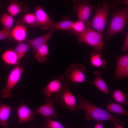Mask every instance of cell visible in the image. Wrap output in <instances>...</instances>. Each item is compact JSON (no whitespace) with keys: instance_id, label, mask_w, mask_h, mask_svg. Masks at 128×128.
Returning a JSON list of instances; mask_svg holds the SVG:
<instances>
[{"instance_id":"obj_1","label":"cell","mask_w":128,"mask_h":128,"mask_svg":"<svg viewBox=\"0 0 128 128\" xmlns=\"http://www.w3.org/2000/svg\"><path fill=\"white\" fill-rule=\"evenodd\" d=\"M77 97L80 100V102L77 105L76 111L83 109L85 111L87 120H94L99 122L110 121L113 123L114 127L117 125L123 126L126 124V123L122 121L115 116L112 115L106 110L89 103L81 95H78Z\"/></svg>"},{"instance_id":"obj_2","label":"cell","mask_w":128,"mask_h":128,"mask_svg":"<svg viewBox=\"0 0 128 128\" xmlns=\"http://www.w3.org/2000/svg\"><path fill=\"white\" fill-rule=\"evenodd\" d=\"M112 15V18L106 32L107 40L116 34L123 32L128 19V8L124 6L122 9H116Z\"/></svg>"},{"instance_id":"obj_3","label":"cell","mask_w":128,"mask_h":128,"mask_svg":"<svg viewBox=\"0 0 128 128\" xmlns=\"http://www.w3.org/2000/svg\"><path fill=\"white\" fill-rule=\"evenodd\" d=\"M78 41L85 43L94 48L95 52L102 54L105 50L103 41V35L90 28L86 27L82 33L76 35Z\"/></svg>"},{"instance_id":"obj_4","label":"cell","mask_w":128,"mask_h":128,"mask_svg":"<svg viewBox=\"0 0 128 128\" xmlns=\"http://www.w3.org/2000/svg\"><path fill=\"white\" fill-rule=\"evenodd\" d=\"M55 101L65 108L69 112L74 114L76 111V100L69 90L68 84L65 83L62 85L60 90L56 93Z\"/></svg>"},{"instance_id":"obj_5","label":"cell","mask_w":128,"mask_h":128,"mask_svg":"<svg viewBox=\"0 0 128 128\" xmlns=\"http://www.w3.org/2000/svg\"><path fill=\"white\" fill-rule=\"evenodd\" d=\"M110 8L108 2L104 1L101 7H99L96 9V13L92 22H90L87 26L88 27H92L97 32L103 34L108 15L110 13Z\"/></svg>"},{"instance_id":"obj_6","label":"cell","mask_w":128,"mask_h":128,"mask_svg":"<svg viewBox=\"0 0 128 128\" xmlns=\"http://www.w3.org/2000/svg\"><path fill=\"white\" fill-rule=\"evenodd\" d=\"M73 7L79 20L84 22L86 26L90 22L89 19L91 11L97 8L89 1L85 0H75Z\"/></svg>"},{"instance_id":"obj_7","label":"cell","mask_w":128,"mask_h":128,"mask_svg":"<svg viewBox=\"0 0 128 128\" xmlns=\"http://www.w3.org/2000/svg\"><path fill=\"white\" fill-rule=\"evenodd\" d=\"M24 70L23 67L17 66L12 70L8 77L6 86L2 90L1 97L8 98L12 96L11 91L18 82Z\"/></svg>"},{"instance_id":"obj_8","label":"cell","mask_w":128,"mask_h":128,"mask_svg":"<svg viewBox=\"0 0 128 128\" xmlns=\"http://www.w3.org/2000/svg\"><path fill=\"white\" fill-rule=\"evenodd\" d=\"M85 70V67L82 64H71L65 72L66 81L73 83H81L87 81L84 73Z\"/></svg>"},{"instance_id":"obj_9","label":"cell","mask_w":128,"mask_h":128,"mask_svg":"<svg viewBox=\"0 0 128 128\" xmlns=\"http://www.w3.org/2000/svg\"><path fill=\"white\" fill-rule=\"evenodd\" d=\"M46 103L35 110L36 112L41 115L43 117L46 118L53 117L58 118L57 111L54 105L55 99L54 98L45 97Z\"/></svg>"},{"instance_id":"obj_10","label":"cell","mask_w":128,"mask_h":128,"mask_svg":"<svg viewBox=\"0 0 128 128\" xmlns=\"http://www.w3.org/2000/svg\"><path fill=\"white\" fill-rule=\"evenodd\" d=\"M35 8V14L38 26L43 30L49 29L50 26L53 21L50 19L49 16L43 8L38 5Z\"/></svg>"},{"instance_id":"obj_11","label":"cell","mask_w":128,"mask_h":128,"mask_svg":"<svg viewBox=\"0 0 128 128\" xmlns=\"http://www.w3.org/2000/svg\"><path fill=\"white\" fill-rule=\"evenodd\" d=\"M117 61V67L115 78L120 79L127 78L128 76V55L116 56Z\"/></svg>"},{"instance_id":"obj_12","label":"cell","mask_w":128,"mask_h":128,"mask_svg":"<svg viewBox=\"0 0 128 128\" xmlns=\"http://www.w3.org/2000/svg\"><path fill=\"white\" fill-rule=\"evenodd\" d=\"M17 111L18 121L20 124L35 119V113L23 103L21 104Z\"/></svg>"},{"instance_id":"obj_13","label":"cell","mask_w":128,"mask_h":128,"mask_svg":"<svg viewBox=\"0 0 128 128\" xmlns=\"http://www.w3.org/2000/svg\"><path fill=\"white\" fill-rule=\"evenodd\" d=\"M64 78V77L61 75L49 82L41 91L45 97L51 98L53 93H56L60 90L62 86L61 81Z\"/></svg>"},{"instance_id":"obj_14","label":"cell","mask_w":128,"mask_h":128,"mask_svg":"<svg viewBox=\"0 0 128 128\" xmlns=\"http://www.w3.org/2000/svg\"><path fill=\"white\" fill-rule=\"evenodd\" d=\"M10 4L7 8V10L10 15L14 16L20 13H26L29 11L28 7L23 2L18 0L9 1Z\"/></svg>"},{"instance_id":"obj_15","label":"cell","mask_w":128,"mask_h":128,"mask_svg":"<svg viewBox=\"0 0 128 128\" xmlns=\"http://www.w3.org/2000/svg\"><path fill=\"white\" fill-rule=\"evenodd\" d=\"M54 29H50L45 34L33 39H26L30 46L33 48L34 53L36 50L41 46L46 44L53 35Z\"/></svg>"},{"instance_id":"obj_16","label":"cell","mask_w":128,"mask_h":128,"mask_svg":"<svg viewBox=\"0 0 128 128\" xmlns=\"http://www.w3.org/2000/svg\"><path fill=\"white\" fill-rule=\"evenodd\" d=\"M27 29L26 26L22 24L18 23L11 30V34L15 40L19 42L26 40Z\"/></svg>"},{"instance_id":"obj_17","label":"cell","mask_w":128,"mask_h":128,"mask_svg":"<svg viewBox=\"0 0 128 128\" xmlns=\"http://www.w3.org/2000/svg\"><path fill=\"white\" fill-rule=\"evenodd\" d=\"M34 58L40 63H43L47 60L46 56L49 53V49L47 44H44L36 50Z\"/></svg>"},{"instance_id":"obj_18","label":"cell","mask_w":128,"mask_h":128,"mask_svg":"<svg viewBox=\"0 0 128 128\" xmlns=\"http://www.w3.org/2000/svg\"><path fill=\"white\" fill-rule=\"evenodd\" d=\"M11 107L9 105L1 104L0 105V124L3 127L7 125L11 111Z\"/></svg>"},{"instance_id":"obj_19","label":"cell","mask_w":128,"mask_h":128,"mask_svg":"<svg viewBox=\"0 0 128 128\" xmlns=\"http://www.w3.org/2000/svg\"><path fill=\"white\" fill-rule=\"evenodd\" d=\"M100 71L94 73L96 76V78L92 81H89L93 83L100 91L105 94H108L109 90L107 84L101 76Z\"/></svg>"},{"instance_id":"obj_20","label":"cell","mask_w":128,"mask_h":128,"mask_svg":"<svg viewBox=\"0 0 128 128\" xmlns=\"http://www.w3.org/2000/svg\"><path fill=\"white\" fill-rule=\"evenodd\" d=\"M2 58L6 64L11 65H18L19 59L16 53L13 50H7L3 53Z\"/></svg>"},{"instance_id":"obj_21","label":"cell","mask_w":128,"mask_h":128,"mask_svg":"<svg viewBox=\"0 0 128 128\" xmlns=\"http://www.w3.org/2000/svg\"><path fill=\"white\" fill-rule=\"evenodd\" d=\"M73 23V22L69 20L68 18H65L59 22H53L50 26L49 30L57 29L70 31Z\"/></svg>"},{"instance_id":"obj_22","label":"cell","mask_w":128,"mask_h":128,"mask_svg":"<svg viewBox=\"0 0 128 128\" xmlns=\"http://www.w3.org/2000/svg\"><path fill=\"white\" fill-rule=\"evenodd\" d=\"M13 17L5 12L0 14V23L3 26L4 29L11 30L14 23Z\"/></svg>"},{"instance_id":"obj_23","label":"cell","mask_w":128,"mask_h":128,"mask_svg":"<svg viewBox=\"0 0 128 128\" xmlns=\"http://www.w3.org/2000/svg\"><path fill=\"white\" fill-rule=\"evenodd\" d=\"M106 109L108 112L122 114L127 117L128 116V111L121 105L118 103H111L107 105Z\"/></svg>"},{"instance_id":"obj_24","label":"cell","mask_w":128,"mask_h":128,"mask_svg":"<svg viewBox=\"0 0 128 128\" xmlns=\"http://www.w3.org/2000/svg\"><path fill=\"white\" fill-rule=\"evenodd\" d=\"M101 55L95 52L91 53L90 62L93 66L96 67H102L104 68L106 66V62L104 60L102 59Z\"/></svg>"},{"instance_id":"obj_25","label":"cell","mask_w":128,"mask_h":128,"mask_svg":"<svg viewBox=\"0 0 128 128\" xmlns=\"http://www.w3.org/2000/svg\"><path fill=\"white\" fill-rule=\"evenodd\" d=\"M112 96L114 99L117 102L125 106L128 105V95L123 93L119 89L113 92Z\"/></svg>"},{"instance_id":"obj_26","label":"cell","mask_w":128,"mask_h":128,"mask_svg":"<svg viewBox=\"0 0 128 128\" xmlns=\"http://www.w3.org/2000/svg\"><path fill=\"white\" fill-rule=\"evenodd\" d=\"M30 46L27 43L19 42L13 50L17 54L19 59L22 58L30 49Z\"/></svg>"},{"instance_id":"obj_27","label":"cell","mask_w":128,"mask_h":128,"mask_svg":"<svg viewBox=\"0 0 128 128\" xmlns=\"http://www.w3.org/2000/svg\"><path fill=\"white\" fill-rule=\"evenodd\" d=\"M23 21L32 27L38 26L36 17L35 14L32 13L27 14L25 15L23 18Z\"/></svg>"},{"instance_id":"obj_28","label":"cell","mask_w":128,"mask_h":128,"mask_svg":"<svg viewBox=\"0 0 128 128\" xmlns=\"http://www.w3.org/2000/svg\"><path fill=\"white\" fill-rule=\"evenodd\" d=\"M85 23L80 20L73 22L72 29L70 31L76 35L82 33L86 28Z\"/></svg>"},{"instance_id":"obj_29","label":"cell","mask_w":128,"mask_h":128,"mask_svg":"<svg viewBox=\"0 0 128 128\" xmlns=\"http://www.w3.org/2000/svg\"><path fill=\"white\" fill-rule=\"evenodd\" d=\"M42 127L43 128H69L64 126L57 121L51 119L50 118L46 119Z\"/></svg>"},{"instance_id":"obj_30","label":"cell","mask_w":128,"mask_h":128,"mask_svg":"<svg viewBox=\"0 0 128 128\" xmlns=\"http://www.w3.org/2000/svg\"><path fill=\"white\" fill-rule=\"evenodd\" d=\"M11 30L4 29L0 31V40L12 38L11 34Z\"/></svg>"},{"instance_id":"obj_31","label":"cell","mask_w":128,"mask_h":128,"mask_svg":"<svg viewBox=\"0 0 128 128\" xmlns=\"http://www.w3.org/2000/svg\"><path fill=\"white\" fill-rule=\"evenodd\" d=\"M120 4L128 5V0H119L111 1L110 3V6L112 7L115 8L118 5Z\"/></svg>"},{"instance_id":"obj_32","label":"cell","mask_w":128,"mask_h":128,"mask_svg":"<svg viewBox=\"0 0 128 128\" xmlns=\"http://www.w3.org/2000/svg\"><path fill=\"white\" fill-rule=\"evenodd\" d=\"M128 49V33H127L125 37V41L123 46L122 50L123 52H126Z\"/></svg>"},{"instance_id":"obj_33","label":"cell","mask_w":128,"mask_h":128,"mask_svg":"<svg viewBox=\"0 0 128 128\" xmlns=\"http://www.w3.org/2000/svg\"><path fill=\"white\" fill-rule=\"evenodd\" d=\"M94 128H104L103 124L100 122H97Z\"/></svg>"},{"instance_id":"obj_34","label":"cell","mask_w":128,"mask_h":128,"mask_svg":"<svg viewBox=\"0 0 128 128\" xmlns=\"http://www.w3.org/2000/svg\"><path fill=\"white\" fill-rule=\"evenodd\" d=\"M116 128H124L121 125H117L115 127Z\"/></svg>"},{"instance_id":"obj_35","label":"cell","mask_w":128,"mask_h":128,"mask_svg":"<svg viewBox=\"0 0 128 128\" xmlns=\"http://www.w3.org/2000/svg\"><path fill=\"white\" fill-rule=\"evenodd\" d=\"M4 127V128H9L8 125Z\"/></svg>"},{"instance_id":"obj_36","label":"cell","mask_w":128,"mask_h":128,"mask_svg":"<svg viewBox=\"0 0 128 128\" xmlns=\"http://www.w3.org/2000/svg\"><path fill=\"white\" fill-rule=\"evenodd\" d=\"M30 128H35V127H31Z\"/></svg>"},{"instance_id":"obj_37","label":"cell","mask_w":128,"mask_h":128,"mask_svg":"<svg viewBox=\"0 0 128 128\" xmlns=\"http://www.w3.org/2000/svg\"><path fill=\"white\" fill-rule=\"evenodd\" d=\"M1 7V6L0 5V7Z\"/></svg>"},{"instance_id":"obj_38","label":"cell","mask_w":128,"mask_h":128,"mask_svg":"<svg viewBox=\"0 0 128 128\" xmlns=\"http://www.w3.org/2000/svg\"></svg>"}]
</instances>
